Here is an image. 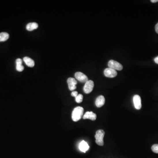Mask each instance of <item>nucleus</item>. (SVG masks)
<instances>
[{
	"instance_id": "f257e3e1",
	"label": "nucleus",
	"mask_w": 158,
	"mask_h": 158,
	"mask_svg": "<svg viewBox=\"0 0 158 158\" xmlns=\"http://www.w3.org/2000/svg\"><path fill=\"white\" fill-rule=\"evenodd\" d=\"M84 110L82 107H76L72 112V118L73 121L77 122L80 120L84 113Z\"/></svg>"
},
{
	"instance_id": "f03ea898",
	"label": "nucleus",
	"mask_w": 158,
	"mask_h": 158,
	"mask_svg": "<svg viewBox=\"0 0 158 158\" xmlns=\"http://www.w3.org/2000/svg\"><path fill=\"white\" fill-rule=\"evenodd\" d=\"M105 135V132L103 130H99L96 132L95 138L96 139V143L97 144L100 146H103L104 145V138Z\"/></svg>"
},
{
	"instance_id": "7ed1b4c3",
	"label": "nucleus",
	"mask_w": 158,
	"mask_h": 158,
	"mask_svg": "<svg viewBox=\"0 0 158 158\" xmlns=\"http://www.w3.org/2000/svg\"><path fill=\"white\" fill-rule=\"evenodd\" d=\"M109 68L113 69L115 70L121 71L123 69V66L120 63L113 60H110L108 63Z\"/></svg>"
},
{
	"instance_id": "20e7f679",
	"label": "nucleus",
	"mask_w": 158,
	"mask_h": 158,
	"mask_svg": "<svg viewBox=\"0 0 158 158\" xmlns=\"http://www.w3.org/2000/svg\"><path fill=\"white\" fill-rule=\"evenodd\" d=\"M94 83L92 80H88L85 84L84 91L86 94H89L93 91Z\"/></svg>"
},
{
	"instance_id": "39448f33",
	"label": "nucleus",
	"mask_w": 158,
	"mask_h": 158,
	"mask_svg": "<svg viewBox=\"0 0 158 158\" xmlns=\"http://www.w3.org/2000/svg\"><path fill=\"white\" fill-rule=\"evenodd\" d=\"M104 73L106 77H109V78H113L116 77L117 75V73L116 70L110 68L105 69Z\"/></svg>"
},
{
	"instance_id": "423d86ee",
	"label": "nucleus",
	"mask_w": 158,
	"mask_h": 158,
	"mask_svg": "<svg viewBox=\"0 0 158 158\" xmlns=\"http://www.w3.org/2000/svg\"><path fill=\"white\" fill-rule=\"evenodd\" d=\"M75 76L77 80L82 83H86L88 80L87 76L81 72H76L75 74Z\"/></svg>"
},
{
	"instance_id": "0eeeda50",
	"label": "nucleus",
	"mask_w": 158,
	"mask_h": 158,
	"mask_svg": "<svg viewBox=\"0 0 158 158\" xmlns=\"http://www.w3.org/2000/svg\"><path fill=\"white\" fill-rule=\"evenodd\" d=\"M133 102L135 108L138 110H140L142 108V101L140 96L135 95L133 97Z\"/></svg>"
},
{
	"instance_id": "6e6552de",
	"label": "nucleus",
	"mask_w": 158,
	"mask_h": 158,
	"mask_svg": "<svg viewBox=\"0 0 158 158\" xmlns=\"http://www.w3.org/2000/svg\"><path fill=\"white\" fill-rule=\"evenodd\" d=\"M67 83L69 90L73 91L76 89V85L77 84V82L74 78L72 77L68 78L67 80Z\"/></svg>"
},
{
	"instance_id": "1a4fd4ad",
	"label": "nucleus",
	"mask_w": 158,
	"mask_h": 158,
	"mask_svg": "<svg viewBox=\"0 0 158 158\" xmlns=\"http://www.w3.org/2000/svg\"><path fill=\"white\" fill-rule=\"evenodd\" d=\"M97 115L95 113H94L92 112H87L85 113L83 116V118L85 119H89L91 121H95L96 119Z\"/></svg>"
},
{
	"instance_id": "9d476101",
	"label": "nucleus",
	"mask_w": 158,
	"mask_h": 158,
	"mask_svg": "<svg viewBox=\"0 0 158 158\" xmlns=\"http://www.w3.org/2000/svg\"><path fill=\"white\" fill-rule=\"evenodd\" d=\"M105 99L103 96H99L96 99L95 105L97 107H101L105 104Z\"/></svg>"
},
{
	"instance_id": "9b49d317",
	"label": "nucleus",
	"mask_w": 158,
	"mask_h": 158,
	"mask_svg": "<svg viewBox=\"0 0 158 158\" xmlns=\"http://www.w3.org/2000/svg\"><path fill=\"white\" fill-rule=\"evenodd\" d=\"M89 148V146L85 141H82L79 144V149L83 153H86Z\"/></svg>"
},
{
	"instance_id": "f8f14e48",
	"label": "nucleus",
	"mask_w": 158,
	"mask_h": 158,
	"mask_svg": "<svg viewBox=\"0 0 158 158\" xmlns=\"http://www.w3.org/2000/svg\"><path fill=\"white\" fill-rule=\"evenodd\" d=\"M23 61L25 64L29 67H33L35 65L34 61L29 57H25L23 58Z\"/></svg>"
},
{
	"instance_id": "ddd939ff",
	"label": "nucleus",
	"mask_w": 158,
	"mask_h": 158,
	"mask_svg": "<svg viewBox=\"0 0 158 158\" xmlns=\"http://www.w3.org/2000/svg\"><path fill=\"white\" fill-rule=\"evenodd\" d=\"M16 70L18 72H22L24 70V66L22 65V60L21 59H18L16 60Z\"/></svg>"
},
{
	"instance_id": "4468645a",
	"label": "nucleus",
	"mask_w": 158,
	"mask_h": 158,
	"mask_svg": "<svg viewBox=\"0 0 158 158\" xmlns=\"http://www.w3.org/2000/svg\"><path fill=\"white\" fill-rule=\"evenodd\" d=\"M38 27V25L36 22H30L27 25V29L28 31H32L37 29Z\"/></svg>"
},
{
	"instance_id": "2eb2a0df",
	"label": "nucleus",
	"mask_w": 158,
	"mask_h": 158,
	"mask_svg": "<svg viewBox=\"0 0 158 158\" xmlns=\"http://www.w3.org/2000/svg\"><path fill=\"white\" fill-rule=\"evenodd\" d=\"M9 37V35L7 33L2 32L0 33V42H5Z\"/></svg>"
},
{
	"instance_id": "dca6fc26",
	"label": "nucleus",
	"mask_w": 158,
	"mask_h": 158,
	"mask_svg": "<svg viewBox=\"0 0 158 158\" xmlns=\"http://www.w3.org/2000/svg\"><path fill=\"white\" fill-rule=\"evenodd\" d=\"M76 101L77 103H80L83 101V96L81 94H79L78 95L75 97Z\"/></svg>"
},
{
	"instance_id": "f3484780",
	"label": "nucleus",
	"mask_w": 158,
	"mask_h": 158,
	"mask_svg": "<svg viewBox=\"0 0 158 158\" xmlns=\"http://www.w3.org/2000/svg\"><path fill=\"white\" fill-rule=\"evenodd\" d=\"M152 150L153 152L158 154V144H155L152 147Z\"/></svg>"
},
{
	"instance_id": "a211bd4d",
	"label": "nucleus",
	"mask_w": 158,
	"mask_h": 158,
	"mask_svg": "<svg viewBox=\"0 0 158 158\" xmlns=\"http://www.w3.org/2000/svg\"><path fill=\"white\" fill-rule=\"evenodd\" d=\"M78 92L76 91H73L71 93V95L73 97H76L77 95H78Z\"/></svg>"
},
{
	"instance_id": "6ab92c4d",
	"label": "nucleus",
	"mask_w": 158,
	"mask_h": 158,
	"mask_svg": "<svg viewBox=\"0 0 158 158\" xmlns=\"http://www.w3.org/2000/svg\"><path fill=\"white\" fill-rule=\"evenodd\" d=\"M155 31H156V32L157 33H158V22L156 24V25H155Z\"/></svg>"
},
{
	"instance_id": "aec40b11",
	"label": "nucleus",
	"mask_w": 158,
	"mask_h": 158,
	"mask_svg": "<svg viewBox=\"0 0 158 158\" xmlns=\"http://www.w3.org/2000/svg\"><path fill=\"white\" fill-rule=\"evenodd\" d=\"M154 61L156 64H158V56L154 59Z\"/></svg>"
},
{
	"instance_id": "412c9836",
	"label": "nucleus",
	"mask_w": 158,
	"mask_h": 158,
	"mask_svg": "<svg viewBox=\"0 0 158 158\" xmlns=\"http://www.w3.org/2000/svg\"><path fill=\"white\" fill-rule=\"evenodd\" d=\"M151 1L152 3H156L158 2V0H151Z\"/></svg>"
}]
</instances>
